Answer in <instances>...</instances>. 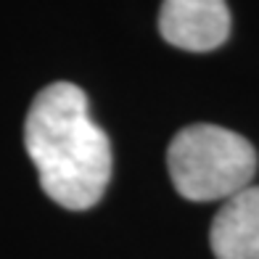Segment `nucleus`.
<instances>
[{"label": "nucleus", "instance_id": "nucleus-1", "mask_svg": "<svg viewBox=\"0 0 259 259\" xmlns=\"http://www.w3.org/2000/svg\"><path fill=\"white\" fill-rule=\"evenodd\" d=\"M24 146L42 191L56 204L85 211L101 201L111 180V143L93 122L82 88L53 82L34 96L24 122Z\"/></svg>", "mask_w": 259, "mask_h": 259}, {"label": "nucleus", "instance_id": "nucleus-2", "mask_svg": "<svg viewBox=\"0 0 259 259\" xmlns=\"http://www.w3.org/2000/svg\"><path fill=\"white\" fill-rule=\"evenodd\" d=\"M172 185L188 201H228L251 185L256 151L243 135L217 124H191L167 151Z\"/></svg>", "mask_w": 259, "mask_h": 259}, {"label": "nucleus", "instance_id": "nucleus-3", "mask_svg": "<svg viewBox=\"0 0 259 259\" xmlns=\"http://www.w3.org/2000/svg\"><path fill=\"white\" fill-rule=\"evenodd\" d=\"M159 32L180 51H214L230 37L228 3L225 0H161Z\"/></svg>", "mask_w": 259, "mask_h": 259}, {"label": "nucleus", "instance_id": "nucleus-4", "mask_svg": "<svg viewBox=\"0 0 259 259\" xmlns=\"http://www.w3.org/2000/svg\"><path fill=\"white\" fill-rule=\"evenodd\" d=\"M217 259H259V185L222 201L209 230Z\"/></svg>", "mask_w": 259, "mask_h": 259}]
</instances>
